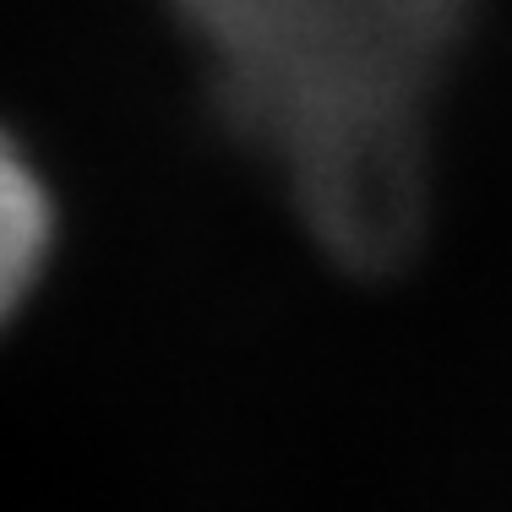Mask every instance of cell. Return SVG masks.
I'll return each instance as SVG.
<instances>
[{"label":"cell","instance_id":"obj_1","mask_svg":"<svg viewBox=\"0 0 512 512\" xmlns=\"http://www.w3.org/2000/svg\"><path fill=\"white\" fill-rule=\"evenodd\" d=\"M50 197H44L33 164L0 137V327L17 316L28 289L39 284L44 256H50Z\"/></svg>","mask_w":512,"mask_h":512}]
</instances>
